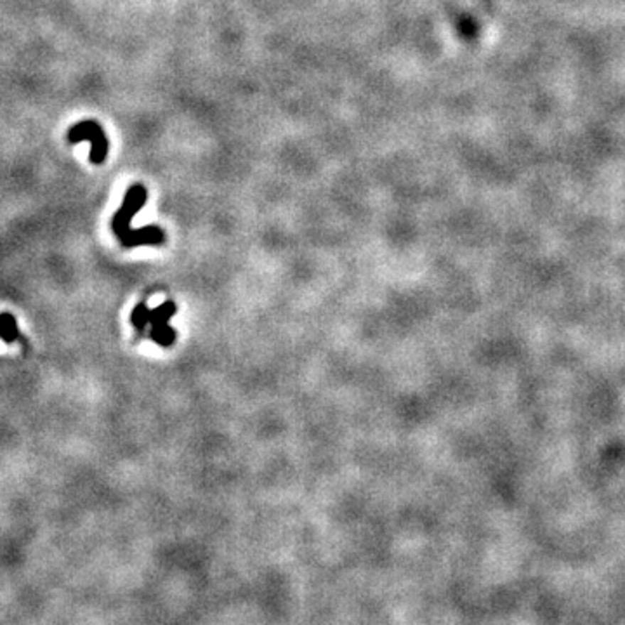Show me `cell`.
I'll use <instances>...</instances> for the list:
<instances>
[{
	"instance_id": "6da1fadb",
	"label": "cell",
	"mask_w": 625,
	"mask_h": 625,
	"mask_svg": "<svg viewBox=\"0 0 625 625\" xmlns=\"http://www.w3.org/2000/svg\"><path fill=\"white\" fill-rule=\"evenodd\" d=\"M66 139H68L70 144H78V143H84V141H89L90 164L100 165L106 160V155H108V148H109L108 137H106L101 124H97L96 120L77 122L73 127L68 129V132H66Z\"/></svg>"
},
{
	"instance_id": "277c9868",
	"label": "cell",
	"mask_w": 625,
	"mask_h": 625,
	"mask_svg": "<svg viewBox=\"0 0 625 625\" xmlns=\"http://www.w3.org/2000/svg\"><path fill=\"white\" fill-rule=\"evenodd\" d=\"M120 243L125 249L139 245H162L165 243V233L159 226H144L129 231L124 238H120Z\"/></svg>"
},
{
	"instance_id": "8992f818",
	"label": "cell",
	"mask_w": 625,
	"mask_h": 625,
	"mask_svg": "<svg viewBox=\"0 0 625 625\" xmlns=\"http://www.w3.org/2000/svg\"><path fill=\"white\" fill-rule=\"evenodd\" d=\"M131 320H132V325H134L137 330H143L144 328V325L148 324V308H146V304H144V302H141V304L136 306V309H134V313H132Z\"/></svg>"
},
{
	"instance_id": "3957f363",
	"label": "cell",
	"mask_w": 625,
	"mask_h": 625,
	"mask_svg": "<svg viewBox=\"0 0 625 625\" xmlns=\"http://www.w3.org/2000/svg\"><path fill=\"white\" fill-rule=\"evenodd\" d=\"M176 311H178V308L172 301L164 302L156 309H148V324H151L149 337L160 346H165V348H169L176 339V330L169 327V320Z\"/></svg>"
},
{
	"instance_id": "5b68a950",
	"label": "cell",
	"mask_w": 625,
	"mask_h": 625,
	"mask_svg": "<svg viewBox=\"0 0 625 625\" xmlns=\"http://www.w3.org/2000/svg\"><path fill=\"white\" fill-rule=\"evenodd\" d=\"M0 337H2L6 343H13V341L19 339L18 325H16V318L11 316L9 313L0 314Z\"/></svg>"
},
{
	"instance_id": "7a4b0ae2",
	"label": "cell",
	"mask_w": 625,
	"mask_h": 625,
	"mask_svg": "<svg viewBox=\"0 0 625 625\" xmlns=\"http://www.w3.org/2000/svg\"><path fill=\"white\" fill-rule=\"evenodd\" d=\"M148 200V190L143 184H132L124 195V202L112 219V230L117 237L124 238L131 231L132 218L144 207Z\"/></svg>"
}]
</instances>
